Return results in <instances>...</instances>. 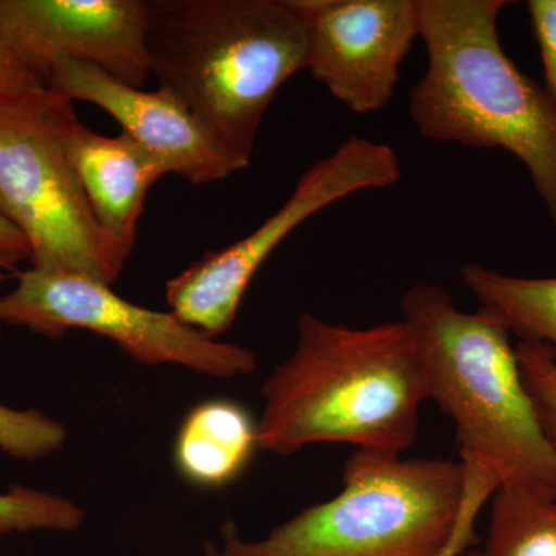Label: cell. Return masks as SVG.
I'll return each instance as SVG.
<instances>
[{"label": "cell", "mask_w": 556, "mask_h": 556, "mask_svg": "<svg viewBox=\"0 0 556 556\" xmlns=\"http://www.w3.org/2000/svg\"><path fill=\"white\" fill-rule=\"evenodd\" d=\"M258 447L289 456L316 444L402 455L415 444L428 387L402 320L353 328L311 313L262 387Z\"/></svg>", "instance_id": "1"}, {"label": "cell", "mask_w": 556, "mask_h": 556, "mask_svg": "<svg viewBox=\"0 0 556 556\" xmlns=\"http://www.w3.org/2000/svg\"><path fill=\"white\" fill-rule=\"evenodd\" d=\"M150 72L247 169L277 91L306 70L289 0H148Z\"/></svg>", "instance_id": "2"}, {"label": "cell", "mask_w": 556, "mask_h": 556, "mask_svg": "<svg viewBox=\"0 0 556 556\" xmlns=\"http://www.w3.org/2000/svg\"><path fill=\"white\" fill-rule=\"evenodd\" d=\"M508 5L417 0L428 65L408 112L424 138L521 161L556 229V105L503 49L497 22Z\"/></svg>", "instance_id": "3"}, {"label": "cell", "mask_w": 556, "mask_h": 556, "mask_svg": "<svg viewBox=\"0 0 556 556\" xmlns=\"http://www.w3.org/2000/svg\"><path fill=\"white\" fill-rule=\"evenodd\" d=\"M434 401L453 420L460 456L495 473L500 486L556 497V448L541 426L510 331L492 314L457 308L447 289L417 283L401 302Z\"/></svg>", "instance_id": "4"}, {"label": "cell", "mask_w": 556, "mask_h": 556, "mask_svg": "<svg viewBox=\"0 0 556 556\" xmlns=\"http://www.w3.org/2000/svg\"><path fill=\"white\" fill-rule=\"evenodd\" d=\"M464 486L460 459L356 450L338 495L262 540L243 541L226 525L223 544L236 556H439L455 532Z\"/></svg>", "instance_id": "5"}, {"label": "cell", "mask_w": 556, "mask_h": 556, "mask_svg": "<svg viewBox=\"0 0 556 556\" xmlns=\"http://www.w3.org/2000/svg\"><path fill=\"white\" fill-rule=\"evenodd\" d=\"M75 118L73 102L49 87L0 102V212L30 244L31 268L112 287L129 257L98 226L65 153Z\"/></svg>", "instance_id": "6"}, {"label": "cell", "mask_w": 556, "mask_h": 556, "mask_svg": "<svg viewBox=\"0 0 556 556\" xmlns=\"http://www.w3.org/2000/svg\"><path fill=\"white\" fill-rule=\"evenodd\" d=\"M16 277V287L2 298L5 325L51 340L83 329L112 340L138 364L178 365L214 379H236L257 369V357L248 348L207 338L170 311L127 302L93 278L38 268L20 270Z\"/></svg>", "instance_id": "7"}, {"label": "cell", "mask_w": 556, "mask_h": 556, "mask_svg": "<svg viewBox=\"0 0 556 556\" xmlns=\"http://www.w3.org/2000/svg\"><path fill=\"white\" fill-rule=\"evenodd\" d=\"M401 177V161L391 146L353 135L314 163L289 199L257 229L229 247L206 252L170 278L166 285L170 313L207 338L226 334L252 278L289 233L331 204L364 190L390 188Z\"/></svg>", "instance_id": "8"}, {"label": "cell", "mask_w": 556, "mask_h": 556, "mask_svg": "<svg viewBox=\"0 0 556 556\" xmlns=\"http://www.w3.org/2000/svg\"><path fill=\"white\" fill-rule=\"evenodd\" d=\"M306 33V70L351 112L386 109L419 38L417 0H289Z\"/></svg>", "instance_id": "9"}, {"label": "cell", "mask_w": 556, "mask_h": 556, "mask_svg": "<svg viewBox=\"0 0 556 556\" xmlns=\"http://www.w3.org/2000/svg\"><path fill=\"white\" fill-rule=\"evenodd\" d=\"M148 0H0V35L46 83L61 61L141 89L152 76Z\"/></svg>", "instance_id": "10"}, {"label": "cell", "mask_w": 556, "mask_h": 556, "mask_svg": "<svg viewBox=\"0 0 556 556\" xmlns=\"http://www.w3.org/2000/svg\"><path fill=\"white\" fill-rule=\"evenodd\" d=\"M47 87L67 100L90 102L108 112L135 141L163 164L167 175L190 185L223 181L241 170L211 131L172 91H144L91 65L61 61Z\"/></svg>", "instance_id": "11"}, {"label": "cell", "mask_w": 556, "mask_h": 556, "mask_svg": "<svg viewBox=\"0 0 556 556\" xmlns=\"http://www.w3.org/2000/svg\"><path fill=\"white\" fill-rule=\"evenodd\" d=\"M64 148L102 232L130 257L150 188L167 172L126 131L104 137L79 118L64 131Z\"/></svg>", "instance_id": "12"}, {"label": "cell", "mask_w": 556, "mask_h": 556, "mask_svg": "<svg viewBox=\"0 0 556 556\" xmlns=\"http://www.w3.org/2000/svg\"><path fill=\"white\" fill-rule=\"evenodd\" d=\"M258 447V426L239 402L211 399L190 408L175 438L179 477L203 490H222L247 471Z\"/></svg>", "instance_id": "13"}, {"label": "cell", "mask_w": 556, "mask_h": 556, "mask_svg": "<svg viewBox=\"0 0 556 556\" xmlns=\"http://www.w3.org/2000/svg\"><path fill=\"white\" fill-rule=\"evenodd\" d=\"M460 277L479 309L503 321L518 340L551 348L556 364V277L507 276L475 263L464 266Z\"/></svg>", "instance_id": "14"}, {"label": "cell", "mask_w": 556, "mask_h": 556, "mask_svg": "<svg viewBox=\"0 0 556 556\" xmlns=\"http://www.w3.org/2000/svg\"><path fill=\"white\" fill-rule=\"evenodd\" d=\"M490 503L484 556H556V497L501 485Z\"/></svg>", "instance_id": "15"}, {"label": "cell", "mask_w": 556, "mask_h": 556, "mask_svg": "<svg viewBox=\"0 0 556 556\" xmlns=\"http://www.w3.org/2000/svg\"><path fill=\"white\" fill-rule=\"evenodd\" d=\"M86 518V510L67 497L33 486L14 485L0 493V535L75 532Z\"/></svg>", "instance_id": "16"}, {"label": "cell", "mask_w": 556, "mask_h": 556, "mask_svg": "<svg viewBox=\"0 0 556 556\" xmlns=\"http://www.w3.org/2000/svg\"><path fill=\"white\" fill-rule=\"evenodd\" d=\"M67 428L39 409L0 404V452L22 460H38L60 452Z\"/></svg>", "instance_id": "17"}, {"label": "cell", "mask_w": 556, "mask_h": 556, "mask_svg": "<svg viewBox=\"0 0 556 556\" xmlns=\"http://www.w3.org/2000/svg\"><path fill=\"white\" fill-rule=\"evenodd\" d=\"M515 351L541 426L556 448V364L551 348L540 342L518 340Z\"/></svg>", "instance_id": "18"}, {"label": "cell", "mask_w": 556, "mask_h": 556, "mask_svg": "<svg viewBox=\"0 0 556 556\" xmlns=\"http://www.w3.org/2000/svg\"><path fill=\"white\" fill-rule=\"evenodd\" d=\"M460 460L466 468L463 507H460L455 532L439 556H463L468 548L477 544L475 526H477L478 515L500 486V481L490 468L482 466L473 457L460 456Z\"/></svg>", "instance_id": "19"}, {"label": "cell", "mask_w": 556, "mask_h": 556, "mask_svg": "<svg viewBox=\"0 0 556 556\" xmlns=\"http://www.w3.org/2000/svg\"><path fill=\"white\" fill-rule=\"evenodd\" d=\"M527 11L543 62V87L556 105V0H530Z\"/></svg>", "instance_id": "20"}, {"label": "cell", "mask_w": 556, "mask_h": 556, "mask_svg": "<svg viewBox=\"0 0 556 556\" xmlns=\"http://www.w3.org/2000/svg\"><path fill=\"white\" fill-rule=\"evenodd\" d=\"M42 89H47L46 83L16 56L0 35V102Z\"/></svg>", "instance_id": "21"}, {"label": "cell", "mask_w": 556, "mask_h": 556, "mask_svg": "<svg viewBox=\"0 0 556 556\" xmlns=\"http://www.w3.org/2000/svg\"><path fill=\"white\" fill-rule=\"evenodd\" d=\"M30 262L31 249L24 233L0 212V269L20 273V265Z\"/></svg>", "instance_id": "22"}, {"label": "cell", "mask_w": 556, "mask_h": 556, "mask_svg": "<svg viewBox=\"0 0 556 556\" xmlns=\"http://www.w3.org/2000/svg\"><path fill=\"white\" fill-rule=\"evenodd\" d=\"M206 556H236L232 552L229 551L228 547L223 544L222 547H218L217 544L207 543L206 544Z\"/></svg>", "instance_id": "23"}, {"label": "cell", "mask_w": 556, "mask_h": 556, "mask_svg": "<svg viewBox=\"0 0 556 556\" xmlns=\"http://www.w3.org/2000/svg\"><path fill=\"white\" fill-rule=\"evenodd\" d=\"M3 280H5V276H3V274H0V288H2ZM2 298H3V295L0 294V342H2V325H3V320H2Z\"/></svg>", "instance_id": "24"}, {"label": "cell", "mask_w": 556, "mask_h": 556, "mask_svg": "<svg viewBox=\"0 0 556 556\" xmlns=\"http://www.w3.org/2000/svg\"><path fill=\"white\" fill-rule=\"evenodd\" d=\"M463 556H484V554H482V551H473V548H468L466 554H463Z\"/></svg>", "instance_id": "25"}]
</instances>
